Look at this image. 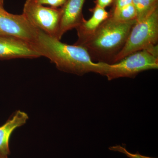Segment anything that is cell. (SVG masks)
Masks as SVG:
<instances>
[{
	"mask_svg": "<svg viewBox=\"0 0 158 158\" xmlns=\"http://www.w3.org/2000/svg\"><path fill=\"white\" fill-rule=\"evenodd\" d=\"M33 44L41 56L49 59L59 70L79 76L101 73L102 62H94L87 50L81 46L63 43L39 29Z\"/></svg>",
	"mask_w": 158,
	"mask_h": 158,
	"instance_id": "6da1fadb",
	"label": "cell"
},
{
	"mask_svg": "<svg viewBox=\"0 0 158 158\" xmlns=\"http://www.w3.org/2000/svg\"><path fill=\"white\" fill-rule=\"evenodd\" d=\"M136 20L122 22L110 16L81 46L92 60L111 64L123 48Z\"/></svg>",
	"mask_w": 158,
	"mask_h": 158,
	"instance_id": "7a4b0ae2",
	"label": "cell"
},
{
	"mask_svg": "<svg viewBox=\"0 0 158 158\" xmlns=\"http://www.w3.org/2000/svg\"><path fill=\"white\" fill-rule=\"evenodd\" d=\"M158 68L157 44L130 54L117 63L103 62L100 74L112 81L120 77L134 78L142 72Z\"/></svg>",
	"mask_w": 158,
	"mask_h": 158,
	"instance_id": "3957f363",
	"label": "cell"
},
{
	"mask_svg": "<svg viewBox=\"0 0 158 158\" xmlns=\"http://www.w3.org/2000/svg\"><path fill=\"white\" fill-rule=\"evenodd\" d=\"M158 8L144 19L137 22L131 30L123 48L113 59L117 63L130 54L157 45Z\"/></svg>",
	"mask_w": 158,
	"mask_h": 158,
	"instance_id": "277c9868",
	"label": "cell"
},
{
	"mask_svg": "<svg viewBox=\"0 0 158 158\" xmlns=\"http://www.w3.org/2000/svg\"><path fill=\"white\" fill-rule=\"evenodd\" d=\"M22 14L34 27L58 39L61 9L45 7L35 0H27Z\"/></svg>",
	"mask_w": 158,
	"mask_h": 158,
	"instance_id": "5b68a950",
	"label": "cell"
},
{
	"mask_svg": "<svg viewBox=\"0 0 158 158\" xmlns=\"http://www.w3.org/2000/svg\"><path fill=\"white\" fill-rule=\"evenodd\" d=\"M37 31L23 14H11L0 9V36L16 37L33 44Z\"/></svg>",
	"mask_w": 158,
	"mask_h": 158,
	"instance_id": "8992f818",
	"label": "cell"
},
{
	"mask_svg": "<svg viewBox=\"0 0 158 158\" xmlns=\"http://www.w3.org/2000/svg\"><path fill=\"white\" fill-rule=\"evenodd\" d=\"M40 57L33 44L16 37L0 36V60Z\"/></svg>",
	"mask_w": 158,
	"mask_h": 158,
	"instance_id": "52a82bcc",
	"label": "cell"
},
{
	"mask_svg": "<svg viewBox=\"0 0 158 158\" xmlns=\"http://www.w3.org/2000/svg\"><path fill=\"white\" fill-rule=\"evenodd\" d=\"M85 0H67L61 7L58 39L61 40L66 32L76 29L85 18L83 8Z\"/></svg>",
	"mask_w": 158,
	"mask_h": 158,
	"instance_id": "ba28073f",
	"label": "cell"
},
{
	"mask_svg": "<svg viewBox=\"0 0 158 158\" xmlns=\"http://www.w3.org/2000/svg\"><path fill=\"white\" fill-rule=\"evenodd\" d=\"M92 15L90 19H85L76 28L78 39L75 45L81 46L91 37L104 21L110 17V12L97 5L90 9Z\"/></svg>",
	"mask_w": 158,
	"mask_h": 158,
	"instance_id": "9c48e42d",
	"label": "cell"
},
{
	"mask_svg": "<svg viewBox=\"0 0 158 158\" xmlns=\"http://www.w3.org/2000/svg\"><path fill=\"white\" fill-rule=\"evenodd\" d=\"M28 119L27 113L18 110L5 124L0 126V154L7 156L10 154L9 140L11 135L16 129L25 124Z\"/></svg>",
	"mask_w": 158,
	"mask_h": 158,
	"instance_id": "30bf717a",
	"label": "cell"
},
{
	"mask_svg": "<svg viewBox=\"0 0 158 158\" xmlns=\"http://www.w3.org/2000/svg\"><path fill=\"white\" fill-rule=\"evenodd\" d=\"M110 16L118 21L127 22L137 20V11L133 3L118 10L110 11Z\"/></svg>",
	"mask_w": 158,
	"mask_h": 158,
	"instance_id": "8fae6325",
	"label": "cell"
},
{
	"mask_svg": "<svg viewBox=\"0 0 158 158\" xmlns=\"http://www.w3.org/2000/svg\"><path fill=\"white\" fill-rule=\"evenodd\" d=\"M133 4L137 11V22L144 19L158 8V5H154L148 0H133Z\"/></svg>",
	"mask_w": 158,
	"mask_h": 158,
	"instance_id": "7c38bea8",
	"label": "cell"
},
{
	"mask_svg": "<svg viewBox=\"0 0 158 158\" xmlns=\"http://www.w3.org/2000/svg\"><path fill=\"white\" fill-rule=\"evenodd\" d=\"M109 149L113 151L122 153L129 158H156L142 155L138 152H137L135 153H132L129 152L124 146H121L120 145L111 146L109 148Z\"/></svg>",
	"mask_w": 158,
	"mask_h": 158,
	"instance_id": "4fadbf2b",
	"label": "cell"
},
{
	"mask_svg": "<svg viewBox=\"0 0 158 158\" xmlns=\"http://www.w3.org/2000/svg\"><path fill=\"white\" fill-rule=\"evenodd\" d=\"M37 3L40 5H48L52 8H58L62 7L67 0H35Z\"/></svg>",
	"mask_w": 158,
	"mask_h": 158,
	"instance_id": "5bb4252c",
	"label": "cell"
},
{
	"mask_svg": "<svg viewBox=\"0 0 158 158\" xmlns=\"http://www.w3.org/2000/svg\"><path fill=\"white\" fill-rule=\"evenodd\" d=\"M133 0H114L113 7L111 11H116L132 4Z\"/></svg>",
	"mask_w": 158,
	"mask_h": 158,
	"instance_id": "9a60e30c",
	"label": "cell"
},
{
	"mask_svg": "<svg viewBox=\"0 0 158 158\" xmlns=\"http://www.w3.org/2000/svg\"><path fill=\"white\" fill-rule=\"evenodd\" d=\"M114 0H96L94 1L96 5L105 9L113 3Z\"/></svg>",
	"mask_w": 158,
	"mask_h": 158,
	"instance_id": "2e32d148",
	"label": "cell"
},
{
	"mask_svg": "<svg viewBox=\"0 0 158 158\" xmlns=\"http://www.w3.org/2000/svg\"><path fill=\"white\" fill-rule=\"evenodd\" d=\"M154 5H158V0H148Z\"/></svg>",
	"mask_w": 158,
	"mask_h": 158,
	"instance_id": "e0dca14e",
	"label": "cell"
},
{
	"mask_svg": "<svg viewBox=\"0 0 158 158\" xmlns=\"http://www.w3.org/2000/svg\"><path fill=\"white\" fill-rule=\"evenodd\" d=\"M0 9H4V2L2 0H0Z\"/></svg>",
	"mask_w": 158,
	"mask_h": 158,
	"instance_id": "ac0fdd59",
	"label": "cell"
},
{
	"mask_svg": "<svg viewBox=\"0 0 158 158\" xmlns=\"http://www.w3.org/2000/svg\"><path fill=\"white\" fill-rule=\"evenodd\" d=\"M0 158H8V156L0 154Z\"/></svg>",
	"mask_w": 158,
	"mask_h": 158,
	"instance_id": "d6986e66",
	"label": "cell"
},
{
	"mask_svg": "<svg viewBox=\"0 0 158 158\" xmlns=\"http://www.w3.org/2000/svg\"><path fill=\"white\" fill-rule=\"evenodd\" d=\"M2 1L3 2H4V0H2Z\"/></svg>",
	"mask_w": 158,
	"mask_h": 158,
	"instance_id": "ffe728a7",
	"label": "cell"
}]
</instances>
